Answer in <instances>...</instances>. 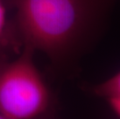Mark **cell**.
<instances>
[{
	"label": "cell",
	"instance_id": "obj_1",
	"mask_svg": "<svg viewBox=\"0 0 120 119\" xmlns=\"http://www.w3.org/2000/svg\"><path fill=\"white\" fill-rule=\"evenodd\" d=\"M22 46L67 64L98 29L112 0H9Z\"/></svg>",
	"mask_w": 120,
	"mask_h": 119
},
{
	"label": "cell",
	"instance_id": "obj_2",
	"mask_svg": "<svg viewBox=\"0 0 120 119\" xmlns=\"http://www.w3.org/2000/svg\"><path fill=\"white\" fill-rule=\"evenodd\" d=\"M34 52L24 47L16 60L0 64V115L3 118H37L51 106V94L34 63Z\"/></svg>",
	"mask_w": 120,
	"mask_h": 119
},
{
	"label": "cell",
	"instance_id": "obj_3",
	"mask_svg": "<svg viewBox=\"0 0 120 119\" xmlns=\"http://www.w3.org/2000/svg\"><path fill=\"white\" fill-rule=\"evenodd\" d=\"M22 46L15 25L12 26L7 18L6 6L3 0H0V64L5 62L6 51L16 50Z\"/></svg>",
	"mask_w": 120,
	"mask_h": 119
},
{
	"label": "cell",
	"instance_id": "obj_4",
	"mask_svg": "<svg viewBox=\"0 0 120 119\" xmlns=\"http://www.w3.org/2000/svg\"><path fill=\"white\" fill-rule=\"evenodd\" d=\"M92 91L97 96L105 99L112 97H120V71L93 87Z\"/></svg>",
	"mask_w": 120,
	"mask_h": 119
},
{
	"label": "cell",
	"instance_id": "obj_5",
	"mask_svg": "<svg viewBox=\"0 0 120 119\" xmlns=\"http://www.w3.org/2000/svg\"><path fill=\"white\" fill-rule=\"evenodd\" d=\"M106 100L113 112L120 118V97H112Z\"/></svg>",
	"mask_w": 120,
	"mask_h": 119
},
{
	"label": "cell",
	"instance_id": "obj_6",
	"mask_svg": "<svg viewBox=\"0 0 120 119\" xmlns=\"http://www.w3.org/2000/svg\"><path fill=\"white\" fill-rule=\"evenodd\" d=\"M2 118H3V117H2L1 115H0V119H2Z\"/></svg>",
	"mask_w": 120,
	"mask_h": 119
}]
</instances>
